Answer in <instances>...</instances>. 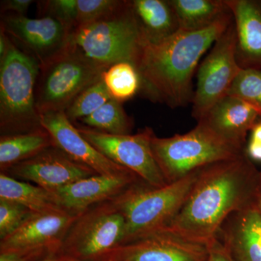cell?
<instances>
[{
  "mask_svg": "<svg viewBox=\"0 0 261 261\" xmlns=\"http://www.w3.org/2000/svg\"><path fill=\"white\" fill-rule=\"evenodd\" d=\"M261 172L246 152L200 168L191 192L163 231L207 246L233 213L258 205Z\"/></svg>",
  "mask_w": 261,
  "mask_h": 261,
  "instance_id": "1",
  "label": "cell"
},
{
  "mask_svg": "<svg viewBox=\"0 0 261 261\" xmlns=\"http://www.w3.org/2000/svg\"><path fill=\"white\" fill-rule=\"evenodd\" d=\"M232 20L230 12L207 28L179 30L157 43L142 42L134 64L140 77V92L171 108L192 103V79L199 62Z\"/></svg>",
  "mask_w": 261,
  "mask_h": 261,
  "instance_id": "2",
  "label": "cell"
},
{
  "mask_svg": "<svg viewBox=\"0 0 261 261\" xmlns=\"http://www.w3.org/2000/svg\"><path fill=\"white\" fill-rule=\"evenodd\" d=\"M200 169L162 187L140 182L112 199L125 219L122 245L167 227L191 192Z\"/></svg>",
  "mask_w": 261,
  "mask_h": 261,
  "instance_id": "3",
  "label": "cell"
},
{
  "mask_svg": "<svg viewBox=\"0 0 261 261\" xmlns=\"http://www.w3.org/2000/svg\"><path fill=\"white\" fill-rule=\"evenodd\" d=\"M39 68V61L9 38L8 51L0 61L1 136L43 128L35 99Z\"/></svg>",
  "mask_w": 261,
  "mask_h": 261,
  "instance_id": "4",
  "label": "cell"
},
{
  "mask_svg": "<svg viewBox=\"0 0 261 261\" xmlns=\"http://www.w3.org/2000/svg\"><path fill=\"white\" fill-rule=\"evenodd\" d=\"M151 147L166 183L171 184L212 163L233 159L245 153L244 148L230 143L205 124L185 135L166 138L154 135Z\"/></svg>",
  "mask_w": 261,
  "mask_h": 261,
  "instance_id": "5",
  "label": "cell"
},
{
  "mask_svg": "<svg viewBox=\"0 0 261 261\" xmlns=\"http://www.w3.org/2000/svg\"><path fill=\"white\" fill-rule=\"evenodd\" d=\"M107 69L68 43L56 56L40 65L35 89L38 112L41 116L65 111L79 94L100 80Z\"/></svg>",
  "mask_w": 261,
  "mask_h": 261,
  "instance_id": "6",
  "label": "cell"
},
{
  "mask_svg": "<svg viewBox=\"0 0 261 261\" xmlns=\"http://www.w3.org/2000/svg\"><path fill=\"white\" fill-rule=\"evenodd\" d=\"M69 42L107 68L120 62L135 64L142 39L130 1H123L110 14L77 27Z\"/></svg>",
  "mask_w": 261,
  "mask_h": 261,
  "instance_id": "7",
  "label": "cell"
},
{
  "mask_svg": "<svg viewBox=\"0 0 261 261\" xmlns=\"http://www.w3.org/2000/svg\"><path fill=\"white\" fill-rule=\"evenodd\" d=\"M125 219L112 200L79 216L65 237L59 256L86 261L108 260L123 244Z\"/></svg>",
  "mask_w": 261,
  "mask_h": 261,
  "instance_id": "8",
  "label": "cell"
},
{
  "mask_svg": "<svg viewBox=\"0 0 261 261\" xmlns=\"http://www.w3.org/2000/svg\"><path fill=\"white\" fill-rule=\"evenodd\" d=\"M237 35L233 19L199 67L192 115L200 121L228 91L242 68L236 58Z\"/></svg>",
  "mask_w": 261,
  "mask_h": 261,
  "instance_id": "9",
  "label": "cell"
},
{
  "mask_svg": "<svg viewBox=\"0 0 261 261\" xmlns=\"http://www.w3.org/2000/svg\"><path fill=\"white\" fill-rule=\"evenodd\" d=\"M77 128L99 152L135 173L149 186L162 187L167 185L151 147L154 135L151 128H145L137 135H112L84 126Z\"/></svg>",
  "mask_w": 261,
  "mask_h": 261,
  "instance_id": "10",
  "label": "cell"
},
{
  "mask_svg": "<svg viewBox=\"0 0 261 261\" xmlns=\"http://www.w3.org/2000/svg\"><path fill=\"white\" fill-rule=\"evenodd\" d=\"M79 216L69 213L34 214L0 242V253H17L40 261L57 256Z\"/></svg>",
  "mask_w": 261,
  "mask_h": 261,
  "instance_id": "11",
  "label": "cell"
},
{
  "mask_svg": "<svg viewBox=\"0 0 261 261\" xmlns=\"http://www.w3.org/2000/svg\"><path fill=\"white\" fill-rule=\"evenodd\" d=\"M0 29L40 65L68 45L73 30L51 17L30 18L27 15L15 14L2 15Z\"/></svg>",
  "mask_w": 261,
  "mask_h": 261,
  "instance_id": "12",
  "label": "cell"
},
{
  "mask_svg": "<svg viewBox=\"0 0 261 261\" xmlns=\"http://www.w3.org/2000/svg\"><path fill=\"white\" fill-rule=\"evenodd\" d=\"M41 123L50 135L56 147L75 162L90 168L97 174L116 176L135 173L113 162L91 145L67 118L64 111L43 113Z\"/></svg>",
  "mask_w": 261,
  "mask_h": 261,
  "instance_id": "13",
  "label": "cell"
},
{
  "mask_svg": "<svg viewBox=\"0 0 261 261\" xmlns=\"http://www.w3.org/2000/svg\"><path fill=\"white\" fill-rule=\"evenodd\" d=\"M7 171L49 191L97 174L90 168L75 162L56 146L17 163Z\"/></svg>",
  "mask_w": 261,
  "mask_h": 261,
  "instance_id": "14",
  "label": "cell"
},
{
  "mask_svg": "<svg viewBox=\"0 0 261 261\" xmlns=\"http://www.w3.org/2000/svg\"><path fill=\"white\" fill-rule=\"evenodd\" d=\"M206 245L192 243L166 231L152 233L121 245L111 254L112 261H207Z\"/></svg>",
  "mask_w": 261,
  "mask_h": 261,
  "instance_id": "15",
  "label": "cell"
},
{
  "mask_svg": "<svg viewBox=\"0 0 261 261\" xmlns=\"http://www.w3.org/2000/svg\"><path fill=\"white\" fill-rule=\"evenodd\" d=\"M142 181L135 173L116 176L97 174L50 192L65 211L80 216L95 204L116 198Z\"/></svg>",
  "mask_w": 261,
  "mask_h": 261,
  "instance_id": "16",
  "label": "cell"
},
{
  "mask_svg": "<svg viewBox=\"0 0 261 261\" xmlns=\"http://www.w3.org/2000/svg\"><path fill=\"white\" fill-rule=\"evenodd\" d=\"M218 238L235 261H261V214L258 205L231 214Z\"/></svg>",
  "mask_w": 261,
  "mask_h": 261,
  "instance_id": "17",
  "label": "cell"
},
{
  "mask_svg": "<svg viewBox=\"0 0 261 261\" xmlns=\"http://www.w3.org/2000/svg\"><path fill=\"white\" fill-rule=\"evenodd\" d=\"M258 112L255 106L227 95L197 122L205 124L221 138L244 148L247 132L255 126Z\"/></svg>",
  "mask_w": 261,
  "mask_h": 261,
  "instance_id": "18",
  "label": "cell"
},
{
  "mask_svg": "<svg viewBox=\"0 0 261 261\" xmlns=\"http://www.w3.org/2000/svg\"><path fill=\"white\" fill-rule=\"evenodd\" d=\"M236 28V58L242 69L261 67V5L250 0H226Z\"/></svg>",
  "mask_w": 261,
  "mask_h": 261,
  "instance_id": "19",
  "label": "cell"
},
{
  "mask_svg": "<svg viewBox=\"0 0 261 261\" xmlns=\"http://www.w3.org/2000/svg\"><path fill=\"white\" fill-rule=\"evenodd\" d=\"M130 4L142 42H161L180 30L168 0H132Z\"/></svg>",
  "mask_w": 261,
  "mask_h": 261,
  "instance_id": "20",
  "label": "cell"
},
{
  "mask_svg": "<svg viewBox=\"0 0 261 261\" xmlns=\"http://www.w3.org/2000/svg\"><path fill=\"white\" fill-rule=\"evenodd\" d=\"M0 199L18 202L34 214L68 213L53 192L37 185L18 181L3 172L0 174Z\"/></svg>",
  "mask_w": 261,
  "mask_h": 261,
  "instance_id": "21",
  "label": "cell"
},
{
  "mask_svg": "<svg viewBox=\"0 0 261 261\" xmlns=\"http://www.w3.org/2000/svg\"><path fill=\"white\" fill-rule=\"evenodd\" d=\"M53 146H56L54 141L44 128L28 133L1 136L0 167L2 172Z\"/></svg>",
  "mask_w": 261,
  "mask_h": 261,
  "instance_id": "22",
  "label": "cell"
},
{
  "mask_svg": "<svg viewBox=\"0 0 261 261\" xmlns=\"http://www.w3.org/2000/svg\"><path fill=\"white\" fill-rule=\"evenodd\" d=\"M176 14L180 30L207 28L231 12L226 0H168Z\"/></svg>",
  "mask_w": 261,
  "mask_h": 261,
  "instance_id": "23",
  "label": "cell"
},
{
  "mask_svg": "<svg viewBox=\"0 0 261 261\" xmlns=\"http://www.w3.org/2000/svg\"><path fill=\"white\" fill-rule=\"evenodd\" d=\"M80 121L87 128L112 135H130L134 126L133 121L122 102L114 99Z\"/></svg>",
  "mask_w": 261,
  "mask_h": 261,
  "instance_id": "24",
  "label": "cell"
},
{
  "mask_svg": "<svg viewBox=\"0 0 261 261\" xmlns=\"http://www.w3.org/2000/svg\"><path fill=\"white\" fill-rule=\"evenodd\" d=\"M102 80L113 99L121 102L140 92V75L135 65L129 62L111 65L102 73Z\"/></svg>",
  "mask_w": 261,
  "mask_h": 261,
  "instance_id": "25",
  "label": "cell"
},
{
  "mask_svg": "<svg viewBox=\"0 0 261 261\" xmlns=\"http://www.w3.org/2000/svg\"><path fill=\"white\" fill-rule=\"evenodd\" d=\"M111 99L113 98L101 78L79 94L64 111L65 116L75 124L95 112Z\"/></svg>",
  "mask_w": 261,
  "mask_h": 261,
  "instance_id": "26",
  "label": "cell"
},
{
  "mask_svg": "<svg viewBox=\"0 0 261 261\" xmlns=\"http://www.w3.org/2000/svg\"><path fill=\"white\" fill-rule=\"evenodd\" d=\"M228 95L240 98L261 109V70L242 69Z\"/></svg>",
  "mask_w": 261,
  "mask_h": 261,
  "instance_id": "27",
  "label": "cell"
},
{
  "mask_svg": "<svg viewBox=\"0 0 261 261\" xmlns=\"http://www.w3.org/2000/svg\"><path fill=\"white\" fill-rule=\"evenodd\" d=\"M33 214L18 202L0 199V240L16 231Z\"/></svg>",
  "mask_w": 261,
  "mask_h": 261,
  "instance_id": "28",
  "label": "cell"
},
{
  "mask_svg": "<svg viewBox=\"0 0 261 261\" xmlns=\"http://www.w3.org/2000/svg\"><path fill=\"white\" fill-rule=\"evenodd\" d=\"M40 17L56 18L74 29L77 25V0H47L37 2Z\"/></svg>",
  "mask_w": 261,
  "mask_h": 261,
  "instance_id": "29",
  "label": "cell"
},
{
  "mask_svg": "<svg viewBox=\"0 0 261 261\" xmlns=\"http://www.w3.org/2000/svg\"><path fill=\"white\" fill-rule=\"evenodd\" d=\"M121 0H77V27L102 18L116 10Z\"/></svg>",
  "mask_w": 261,
  "mask_h": 261,
  "instance_id": "30",
  "label": "cell"
},
{
  "mask_svg": "<svg viewBox=\"0 0 261 261\" xmlns=\"http://www.w3.org/2000/svg\"><path fill=\"white\" fill-rule=\"evenodd\" d=\"M207 247L208 249L207 261H235L219 238L215 239Z\"/></svg>",
  "mask_w": 261,
  "mask_h": 261,
  "instance_id": "31",
  "label": "cell"
},
{
  "mask_svg": "<svg viewBox=\"0 0 261 261\" xmlns=\"http://www.w3.org/2000/svg\"><path fill=\"white\" fill-rule=\"evenodd\" d=\"M34 1L32 0H4L1 1V14L25 15L29 7Z\"/></svg>",
  "mask_w": 261,
  "mask_h": 261,
  "instance_id": "32",
  "label": "cell"
},
{
  "mask_svg": "<svg viewBox=\"0 0 261 261\" xmlns=\"http://www.w3.org/2000/svg\"><path fill=\"white\" fill-rule=\"evenodd\" d=\"M246 154L252 160L261 161V123L255 125L252 128L251 139L247 146Z\"/></svg>",
  "mask_w": 261,
  "mask_h": 261,
  "instance_id": "33",
  "label": "cell"
},
{
  "mask_svg": "<svg viewBox=\"0 0 261 261\" xmlns=\"http://www.w3.org/2000/svg\"><path fill=\"white\" fill-rule=\"evenodd\" d=\"M0 261H36L32 257L17 253H0Z\"/></svg>",
  "mask_w": 261,
  "mask_h": 261,
  "instance_id": "34",
  "label": "cell"
},
{
  "mask_svg": "<svg viewBox=\"0 0 261 261\" xmlns=\"http://www.w3.org/2000/svg\"><path fill=\"white\" fill-rule=\"evenodd\" d=\"M40 261H63V257L57 255V256L48 257L47 259H44V260Z\"/></svg>",
  "mask_w": 261,
  "mask_h": 261,
  "instance_id": "35",
  "label": "cell"
},
{
  "mask_svg": "<svg viewBox=\"0 0 261 261\" xmlns=\"http://www.w3.org/2000/svg\"><path fill=\"white\" fill-rule=\"evenodd\" d=\"M63 261H86V260H77V259H73V258H69V257H63ZM101 261H112V260H101Z\"/></svg>",
  "mask_w": 261,
  "mask_h": 261,
  "instance_id": "36",
  "label": "cell"
},
{
  "mask_svg": "<svg viewBox=\"0 0 261 261\" xmlns=\"http://www.w3.org/2000/svg\"><path fill=\"white\" fill-rule=\"evenodd\" d=\"M258 207H259V210H260V214H261V197L260 198V200H259V202H258Z\"/></svg>",
  "mask_w": 261,
  "mask_h": 261,
  "instance_id": "37",
  "label": "cell"
},
{
  "mask_svg": "<svg viewBox=\"0 0 261 261\" xmlns=\"http://www.w3.org/2000/svg\"><path fill=\"white\" fill-rule=\"evenodd\" d=\"M257 112H258L259 115H261V109H259V108H256Z\"/></svg>",
  "mask_w": 261,
  "mask_h": 261,
  "instance_id": "38",
  "label": "cell"
}]
</instances>
